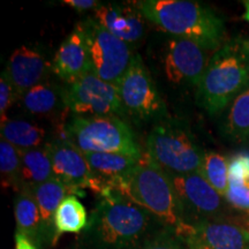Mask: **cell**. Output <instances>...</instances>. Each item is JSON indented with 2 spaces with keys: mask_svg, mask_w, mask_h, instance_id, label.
<instances>
[{
  "mask_svg": "<svg viewBox=\"0 0 249 249\" xmlns=\"http://www.w3.org/2000/svg\"><path fill=\"white\" fill-rule=\"evenodd\" d=\"M66 132L68 141L85 154H120L142 160L132 129L119 117L75 116Z\"/></svg>",
  "mask_w": 249,
  "mask_h": 249,
  "instance_id": "5",
  "label": "cell"
},
{
  "mask_svg": "<svg viewBox=\"0 0 249 249\" xmlns=\"http://www.w3.org/2000/svg\"><path fill=\"white\" fill-rule=\"evenodd\" d=\"M149 160L169 174H187L201 169L203 155L193 136L176 124H160L147 143Z\"/></svg>",
  "mask_w": 249,
  "mask_h": 249,
  "instance_id": "6",
  "label": "cell"
},
{
  "mask_svg": "<svg viewBox=\"0 0 249 249\" xmlns=\"http://www.w3.org/2000/svg\"><path fill=\"white\" fill-rule=\"evenodd\" d=\"M30 191L33 192L36 203L38 205L46 241H48L49 246H53L55 244V213H57V210L61 202L68 195H73V193L64 183L55 178L40 183V185L34 187Z\"/></svg>",
  "mask_w": 249,
  "mask_h": 249,
  "instance_id": "18",
  "label": "cell"
},
{
  "mask_svg": "<svg viewBox=\"0 0 249 249\" xmlns=\"http://www.w3.org/2000/svg\"><path fill=\"white\" fill-rule=\"evenodd\" d=\"M185 225L223 219L225 197L203 178L200 171L187 174H169Z\"/></svg>",
  "mask_w": 249,
  "mask_h": 249,
  "instance_id": "8",
  "label": "cell"
},
{
  "mask_svg": "<svg viewBox=\"0 0 249 249\" xmlns=\"http://www.w3.org/2000/svg\"><path fill=\"white\" fill-rule=\"evenodd\" d=\"M147 20L178 38L197 43L205 50L220 48L224 21L208 6L191 0L136 1Z\"/></svg>",
  "mask_w": 249,
  "mask_h": 249,
  "instance_id": "2",
  "label": "cell"
},
{
  "mask_svg": "<svg viewBox=\"0 0 249 249\" xmlns=\"http://www.w3.org/2000/svg\"><path fill=\"white\" fill-rule=\"evenodd\" d=\"M45 139V130L30 121L7 119L1 124V140L11 143L20 151L44 147Z\"/></svg>",
  "mask_w": 249,
  "mask_h": 249,
  "instance_id": "20",
  "label": "cell"
},
{
  "mask_svg": "<svg viewBox=\"0 0 249 249\" xmlns=\"http://www.w3.org/2000/svg\"><path fill=\"white\" fill-rule=\"evenodd\" d=\"M21 103L27 112L35 116H48L64 103V90L50 82H42L21 95Z\"/></svg>",
  "mask_w": 249,
  "mask_h": 249,
  "instance_id": "21",
  "label": "cell"
},
{
  "mask_svg": "<svg viewBox=\"0 0 249 249\" xmlns=\"http://www.w3.org/2000/svg\"><path fill=\"white\" fill-rule=\"evenodd\" d=\"M86 208L74 195H68L59 205L54 218L55 241L64 233H81L88 225Z\"/></svg>",
  "mask_w": 249,
  "mask_h": 249,
  "instance_id": "22",
  "label": "cell"
},
{
  "mask_svg": "<svg viewBox=\"0 0 249 249\" xmlns=\"http://www.w3.org/2000/svg\"><path fill=\"white\" fill-rule=\"evenodd\" d=\"M92 18L108 33L128 44L139 42L144 36L147 18L136 2L99 5Z\"/></svg>",
  "mask_w": 249,
  "mask_h": 249,
  "instance_id": "14",
  "label": "cell"
},
{
  "mask_svg": "<svg viewBox=\"0 0 249 249\" xmlns=\"http://www.w3.org/2000/svg\"><path fill=\"white\" fill-rule=\"evenodd\" d=\"M229 181L249 182V154L233 156L229 165Z\"/></svg>",
  "mask_w": 249,
  "mask_h": 249,
  "instance_id": "29",
  "label": "cell"
},
{
  "mask_svg": "<svg viewBox=\"0 0 249 249\" xmlns=\"http://www.w3.org/2000/svg\"><path fill=\"white\" fill-rule=\"evenodd\" d=\"M119 193L149 211L167 229L178 233L186 225L180 216L178 200L169 173L149 160H140L136 169L121 185Z\"/></svg>",
  "mask_w": 249,
  "mask_h": 249,
  "instance_id": "4",
  "label": "cell"
},
{
  "mask_svg": "<svg viewBox=\"0 0 249 249\" xmlns=\"http://www.w3.org/2000/svg\"><path fill=\"white\" fill-rule=\"evenodd\" d=\"M46 70L48 64L42 52L23 45L12 53L5 71L21 97L28 90L43 82Z\"/></svg>",
  "mask_w": 249,
  "mask_h": 249,
  "instance_id": "16",
  "label": "cell"
},
{
  "mask_svg": "<svg viewBox=\"0 0 249 249\" xmlns=\"http://www.w3.org/2000/svg\"><path fill=\"white\" fill-rule=\"evenodd\" d=\"M247 217H248V218H249V216H247Z\"/></svg>",
  "mask_w": 249,
  "mask_h": 249,
  "instance_id": "34",
  "label": "cell"
},
{
  "mask_svg": "<svg viewBox=\"0 0 249 249\" xmlns=\"http://www.w3.org/2000/svg\"><path fill=\"white\" fill-rule=\"evenodd\" d=\"M118 90L124 111L133 117L147 120L160 111V95L139 54L133 57Z\"/></svg>",
  "mask_w": 249,
  "mask_h": 249,
  "instance_id": "11",
  "label": "cell"
},
{
  "mask_svg": "<svg viewBox=\"0 0 249 249\" xmlns=\"http://www.w3.org/2000/svg\"><path fill=\"white\" fill-rule=\"evenodd\" d=\"M61 2L71 8H75L76 11H88V9L95 11L101 5V2L96 0H62Z\"/></svg>",
  "mask_w": 249,
  "mask_h": 249,
  "instance_id": "30",
  "label": "cell"
},
{
  "mask_svg": "<svg viewBox=\"0 0 249 249\" xmlns=\"http://www.w3.org/2000/svg\"><path fill=\"white\" fill-rule=\"evenodd\" d=\"M167 227L118 192L102 196L79 241L80 249H139Z\"/></svg>",
  "mask_w": 249,
  "mask_h": 249,
  "instance_id": "1",
  "label": "cell"
},
{
  "mask_svg": "<svg viewBox=\"0 0 249 249\" xmlns=\"http://www.w3.org/2000/svg\"><path fill=\"white\" fill-rule=\"evenodd\" d=\"M246 223H247V226H248V229H249V218H247V219H246Z\"/></svg>",
  "mask_w": 249,
  "mask_h": 249,
  "instance_id": "33",
  "label": "cell"
},
{
  "mask_svg": "<svg viewBox=\"0 0 249 249\" xmlns=\"http://www.w3.org/2000/svg\"><path fill=\"white\" fill-rule=\"evenodd\" d=\"M207 51L197 43L185 38L170 39L164 58L167 80L173 83L197 86L208 66Z\"/></svg>",
  "mask_w": 249,
  "mask_h": 249,
  "instance_id": "12",
  "label": "cell"
},
{
  "mask_svg": "<svg viewBox=\"0 0 249 249\" xmlns=\"http://www.w3.org/2000/svg\"><path fill=\"white\" fill-rule=\"evenodd\" d=\"M244 5H245V8H246V12L244 14V18L246 21H248V22H249V0H247V1H244Z\"/></svg>",
  "mask_w": 249,
  "mask_h": 249,
  "instance_id": "32",
  "label": "cell"
},
{
  "mask_svg": "<svg viewBox=\"0 0 249 249\" xmlns=\"http://www.w3.org/2000/svg\"><path fill=\"white\" fill-rule=\"evenodd\" d=\"M139 249H186L173 230L166 229Z\"/></svg>",
  "mask_w": 249,
  "mask_h": 249,
  "instance_id": "28",
  "label": "cell"
},
{
  "mask_svg": "<svg viewBox=\"0 0 249 249\" xmlns=\"http://www.w3.org/2000/svg\"><path fill=\"white\" fill-rule=\"evenodd\" d=\"M225 198L230 205L249 216V182L230 181Z\"/></svg>",
  "mask_w": 249,
  "mask_h": 249,
  "instance_id": "26",
  "label": "cell"
},
{
  "mask_svg": "<svg viewBox=\"0 0 249 249\" xmlns=\"http://www.w3.org/2000/svg\"><path fill=\"white\" fill-rule=\"evenodd\" d=\"M229 165L225 156L214 151L204 152L200 173L220 195L225 197L229 191ZM226 200V198H225Z\"/></svg>",
  "mask_w": 249,
  "mask_h": 249,
  "instance_id": "24",
  "label": "cell"
},
{
  "mask_svg": "<svg viewBox=\"0 0 249 249\" xmlns=\"http://www.w3.org/2000/svg\"><path fill=\"white\" fill-rule=\"evenodd\" d=\"M14 214L17 222V233L26 236L38 249L49 246L38 205L30 189H20V193L15 198Z\"/></svg>",
  "mask_w": 249,
  "mask_h": 249,
  "instance_id": "17",
  "label": "cell"
},
{
  "mask_svg": "<svg viewBox=\"0 0 249 249\" xmlns=\"http://www.w3.org/2000/svg\"><path fill=\"white\" fill-rule=\"evenodd\" d=\"M48 148L55 179L73 194L83 195V189L91 188L93 174L85 152L64 140L48 143Z\"/></svg>",
  "mask_w": 249,
  "mask_h": 249,
  "instance_id": "13",
  "label": "cell"
},
{
  "mask_svg": "<svg viewBox=\"0 0 249 249\" xmlns=\"http://www.w3.org/2000/svg\"><path fill=\"white\" fill-rule=\"evenodd\" d=\"M249 85V42L226 43L209 59L197 86L198 104L211 116L225 110Z\"/></svg>",
  "mask_w": 249,
  "mask_h": 249,
  "instance_id": "3",
  "label": "cell"
},
{
  "mask_svg": "<svg viewBox=\"0 0 249 249\" xmlns=\"http://www.w3.org/2000/svg\"><path fill=\"white\" fill-rule=\"evenodd\" d=\"M17 97H20L14 88L13 83L11 82L9 77L4 71L0 77V118H1V124L7 120V112L9 107H12Z\"/></svg>",
  "mask_w": 249,
  "mask_h": 249,
  "instance_id": "27",
  "label": "cell"
},
{
  "mask_svg": "<svg viewBox=\"0 0 249 249\" xmlns=\"http://www.w3.org/2000/svg\"><path fill=\"white\" fill-rule=\"evenodd\" d=\"M65 107L81 117H119L124 108L117 86L105 82L92 71L64 89Z\"/></svg>",
  "mask_w": 249,
  "mask_h": 249,
  "instance_id": "9",
  "label": "cell"
},
{
  "mask_svg": "<svg viewBox=\"0 0 249 249\" xmlns=\"http://www.w3.org/2000/svg\"><path fill=\"white\" fill-rule=\"evenodd\" d=\"M186 249H249V229L229 219L204 220L176 233Z\"/></svg>",
  "mask_w": 249,
  "mask_h": 249,
  "instance_id": "10",
  "label": "cell"
},
{
  "mask_svg": "<svg viewBox=\"0 0 249 249\" xmlns=\"http://www.w3.org/2000/svg\"><path fill=\"white\" fill-rule=\"evenodd\" d=\"M20 155L21 170L18 188L33 189L34 187L54 178L48 144L33 150L20 151Z\"/></svg>",
  "mask_w": 249,
  "mask_h": 249,
  "instance_id": "19",
  "label": "cell"
},
{
  "mask_svg": "<svg viewBox=\"0 0 249 249\" xmlns=\"http://www.w3.org/2000/svg\"><path fill=\"white\" fill-rule=\"evenodd\" d=\"M224 133L233 141H249V88L236 96L230 105L224 123Z\"/></svg>",
  "mask_w": 249,
  "mask_h": 249,
  "instance_id": "23",
  "label": "cell"
},
{
  "mask_svg": "<svg viewBox=\"0 0 249 249\" xmlns=\"http://www.w3.org/2000/svg\"><path fill=\"white\" fill-rule=\"evenodd\" d=\"M15 249H38L30 240H28L26 236L15 234Z\"/></svg>",
  "mask_w": 249,
  "mask_h": 249,
  "instance_id": "31",
  "label": "cell"
},
{
  "mask_svg": "<svg viewBox=\"0 0 249 249\" xmlns=\"http://www.w3.org/2000/svg\"><path fill=\"white\" fill-rule=\"evenodd\" d=\"M21 170L20 150L5 140L0 142V172L2 187L18 188Z\"/></svg>",
  "mask_w": 249,
  "mask_h": 249,
  "instance_id": "25",
  "label": "cell"
},
{
  "mask_svg": "<svg viewBox=\"0 0 249 249\" xmlns=\"http://www.w3.org/2000/svg\"><path fill=\"white\" fill-rule=\"evenodd\" d=\"M52 71L66 83L74 82L91 71L88 42L81 23L77 24L58 49Z\"/></svg>",
  "mask_w": 249,
  "mask_h": 249,
  "instance_id": "15",
  "label": "cell"
},
{
  "mask_svg": "<svg viewBox=\"0 0 249 249\" xmlns=\"http://www.w3.org/2000/svg\"><path fill=\"white\" fill-rule=\"evenodd\" d=\"M80 23L88 42L91 71L105 82L118 87L134 57L129 44L108 33L93 18Z\"/></svg>",
  "mask_w": 249,
  "mask_h": 249,
  "instance_id": "7",
  "label": "cell"
}]
</instances>
